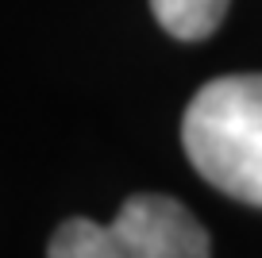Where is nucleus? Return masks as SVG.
<instances>
[{"label": "nucleus", "mask_w": 262, "mask_h": 258, "mask_svg": "<svg viewBox=\"0 0 262 258\" xmlns=\"http://www.w3.org/2000/svg\"><path fill=\"white\" fill-rule=\"evenodd\" d=\"M150 8L173 39H208L220 27L228 0H150Z\"/></svg>", "instance_id": "20e7f679"}, {"label": "nucleus", "mask_w": 262, "mask_h": 258, "mask_svg": "<svg viewBox=\"0 0 262 258\" xmlns=\"http://www.w3.org/2000/svg\"><path fill=\"white\" fill-rule=\"evenodd\" d=\"M127 258H208V235L196 216L162 193H135L112 220Z\"/></svg>", "instance_id": "f03ea898"}, {"label": "nucleus", "mask_w": 262, "mask_h": 258, "mask_svg": "<svg viewBox=\"0 0 262 258\" xmlns=\"http://www.w3.org/2000/svg\"><path fill=\"white\" fill-rule=\"evenodd\" d=\"M181 143L208 185L262 204V73L208 81L185 108Z\"/></svg>", "instance_id": "f257e3e1"}, {"label": "nucleus", "mask_w": 262, "mask_h": 258, "mask_svg": "<svg viewBox=\"0 0 262 258\" xmlns=\"http://www.w3.org/2000/svg\"><path fill=\"white\" fill-rule=\"evenodd\" d=\"M47 258H127L120 235L112 231V224H97V220H66L54 231L47 247Z\"/></svg>", "instance_id": "7ed1b4c3"}]
</instances>
